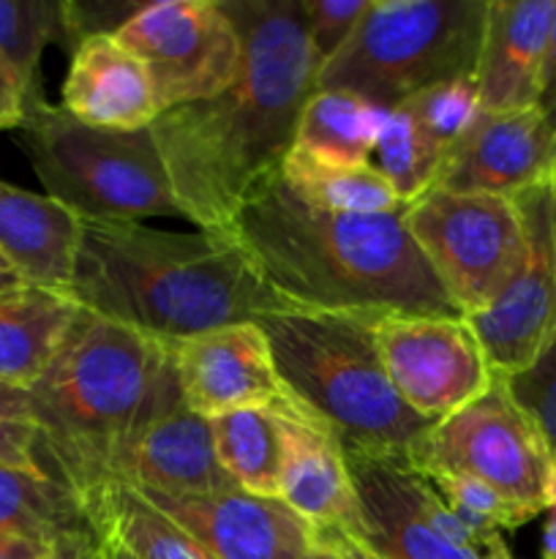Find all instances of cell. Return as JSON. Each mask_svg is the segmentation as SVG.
<instances>
[{
	"label": "cell",
	"mask_w": 556,
	"mask_h": 559,
	"mask_svg": "<svg viewBox=\"0 0 556 559\" xmlns=\"http://www.w3.org/2000/svg\"><path fill=\"white\" fill-rule=\"evenodd\" d=\"M243 38L227 91L158 115L153 140L183 218L229 235L259 186L281 173L316 66L300 0H223Z\"/></svg>",
	"instance_id": "cell-1"
},
{
	"label": "cell",
	"mask_w": 556,
	"mask_h": 559,
	"mask_svg": "<svg viewBox=\"0 0 556 559\" xmlns=\"http://www.w3.org/2000/svg\"><path fill=\"white\" fill-rule=\"evenodd\" d=\"M262 282L292 309L463 317L396 213H336L273 175L229 229Z\"/></svg>",
	"instance_id": "cell-2"
},
{
	"label": "cell",
	"mask_w": 556,
	"mask_h": 559,
	"mask_svg": "<svg viewBox=\"0 0 556 559\" xmlns=\"http://www.w3.org/2000/svg\"><path fill=\"white\" fill-rule=\"evenodd\" d=\"M69 295L161 344L292 309L232 235L167 233L145 222H82Z\"/></svg>",
	"instance_id": "cell-3"
},
{
	"label": "cell",
	"mask_w": 556,
	"mask_h": 559,
	"mask_svg": "<svg viewBox=\"0 0 556 559\" xmlns=\"http://www.w3.org/2000/svg\"><path fill=\"white\" fill-rule=\"evenodd\" d=\"M169 369V344L82 309L31 388L38 464L80 500L118 478L120 459Z\"/></svg>",
	"instance_id": "cell-4"
},
{
	"label": "cell",
	"mask_w": 556,
	"mask_h": 559,
	"mask_svg": "<svg viewBox=\"0 0 556 559\" xmlns=\"http://www.w3.org/2000/svg\"><path fill=\"white\" fill-rule=\"evenodd\" d=\"M382 314L278 309L256 317L281 391L336 435L343 451L412 459L431 431L396 393L379 347Z\"/></svg>",
	"instance_id": "cell-5"
},
{
	"label": "cell",
	"mask_w": 556,
	"mask_h": 559,
	"mask_svg": "<svg viewBox=\"0 0 556 559\" xmlns=\"http://www.w3.org/2000/svg\"><path fill=\"white\" fill-rule=\"evenodd\" d=\"M488 0H368L352 38L316 74L382 109L436 82L474 76Z\"/></svg>",
	"instance_id": "cell-6"
},
{
	"label": "cell",
	"mask_w": 556,
	"mask_h": 559,
	"mask_svg": "<svg viewBox=\"0 0 556 559\" xmlns=\"http://www.w3.org/2000/svg\"><path fill=\"white\" fill-rule=\"evenodd\" d=\"M47 197L82 222L183 218L153 131L93 129L38 98L16 129Z\"/></svg>",
	"instance_id": "cell-7"
},
{
	"label": "cell",
	"mask_w": 556,
	"mask_h": 559,
	"mask_svg": "<svg viewBox=\"0 0 556 559\" xmlns=\"http://www.w3.org/2000/svg\"><path fill=\"white\" fill-rule=\"evenodd\" d=\"M409 462L488 486L523 522L548 511L554 500V453L499 374L483 396L431 426Z\"/></svg>",
	"instance_id": "cell-8"
},
{
	"label": "cell",
	"mask_w": 556,
	"mask_h": 559,
	"mask_svg": "<svg viewBox=\"0 0 556 559\" xmlns=\"http://www.w3.org/2000/svg\"><path fill=\"white\" fill-rule=\"evenodd\" d=\"M403 224L463 317L494 300L527 249L510 197L428 189L403 207Z\"/></svg>",
	"instance_id": "cell-9"
},
{
	"label": "cell",
	"mask_w": 556,
	"mask_h": 559,
	"mask_svg": "<svg viewBox=\"0 0 556 559\" xmlns=\"http://www.w3.org/2000/svg\"><path fill=\"white\" fill-rule=\"evenodd\" d=\"M114 36L147 69L161 112L218 96L243 63V38L223 0L145 3Z\"/></svg>",
	"instance_id": "cell-10"
},
{
	"label": "cell",
	"mask_w": 556,
	"mask_h": 559,
	"mask_svg": "<svg viewBox=\"0 0 556 559\" xmlns=\"http://www.w3.org/2000/svg\"><path fill=\"white\" fill-rule=\"evenodd\" d=\"M512 200L521 211L527 249L494 300L467 317L499 377L527 371L556 338V178Z\"/></svg>",
	"instance_id": "cell-11"
},
{
	"label": "cell",
	"mask_w": 556,
	"mask_h": 559,
	"mask_svg": "<svg viewBox=\"0 0 556 559\" xmlns=\"http://www.w3.org/2000/svg\"><path fill=\"white\" fill-rule=\"evenodd\" d=\"M354 497V538L379 559H488L434 486L401 456L343 451Z\"/></svg>",
	"instance_id": "cell-12"
},
{
	"label": "cell",
	"mask_w": 556,
	"mask_h": 559,
	"mask_svg": "<svg viewBox=\"0 0 556 559\" xmlns=\"http://www.w3.org/2000/svg\"><path fill=\"white\" fill-rule=\"evenodd\" d=\"M376 347L398 396L428 424L456 415L496 380L467 317L382 314Z\"/></svg>",
	"instance_id": "cell-13"
},
{
	"label": "cell",
	"mask_w": 556,
	"mask_h": 559,
	"mask_svg": "<svg viewBox=\"0 0 556 559\" xmlns=\"http://www.w3.org/2000/svg\"><path fill=\"white\" fill-rule=\"evenodd\" d=\"M136 491L213 559H309L314 549V530L278 497L249 495L238 486L205 495Z\"/></svg>",
	"instance_id": "cell-14"
},
{
	"label": "cell",
	"mask_w": 556,
	"mask_h": 559,
	"mask_svg": "<svg viewBox=\"0 0 556 559\" xmlns=\"http://www.w3.org/2000/svg\"><path fill=\"white\" fill-rule=\"evenodd\" d=\"M556 178V126L540 107L480 112L447 151L434 189L518 197Z\"/></svg>",
	"instance_id": "cell-15"
},
{
	"label": "cell",
	"mask_w": 556,
	"mask_h": 559,
	"mask_svg": "<svg viewBox=\"0 0 556 559\" xmlns=\"http://www.w3.org/2000/svg\"><path fill=\"white\" fill-rule=\"evenodd\" d=\"M169 353L185 407L205 420L283 396L270 344L256 322L213 328L169 344Z\"/></svg>",
	"instance_id": "cell-16"
},
{
	"label": "cell",
	"mask_w": 556,
	"mask_h": 559,
	"mask_svg": "<svg viewBox=\"0 0 556 559\" xmlns=\"http://www.w3.org/2000/svg\"><path fill=\"white\" fill-rule=\"evenodd\" d=\"M134 489L164 495H205L234 489L218 464L210 420L185 407L174 364L164 377L145 424L120 459L118 478Z\"/></svg>",
	"instance_id": "cell-17"
},
{
	"label": "cell",
	"mask_w": 556,
	"mask_h": 559,
	"mask_svg": "<svg viewBox=\"0 0 556 559\" xmlns=\"http://www.w3.org/2000/svg\"><path fill=\"white\" fill-rule=\"evenodd\" d=\"M276 407L283 426L281 502L314 533H354L358 497L341 442L287 396L278 399Z\"/></svg>",
	"instance_id": "cell-18"
},
{
	"label": "cell",
	"mask_w": 556,
	"mask_h": 559,
	"mask_svg": "<svg viewBox=\"0 0 556 559\" xmlns=\"http://www.w3.org/2000/svg\"><path fill=\"white\" fill-rule=\"evenodd\" d=\"M556 0H488L474 82L480 112L537 107Z\"/></svg>",
	"instance_id": "cell-19"
},
{
	"label": "cell",
	"mask_w": 556,
	"mask_h": 559,
	"mask_svg": "<svg viewBox=\"0 0 556 559\" xmlns=\"http://www.w3.org/2000/svg\"><path fill=\"white\" fill-rule=\"evenodd\" d=\"M60 107L107 131H145L161 115L150 74L114 33L87 36L71 49Z\"/></svg>",
	"instance_id": "cell-20"
},
{
	"label": "cell",
	"mask_w": 556,
	"mask_h": 559,
	"mask_svg": "<svg viewBox=\"0 0 556 559\" xmlns=\"http://www.w3.org/2000/svg\"><path fill=\"white\" fill-rule=\"evenodd\" d=\"M82 218L58 200L0 180V254L22 282L69 293Z\"/></svg>",
	"instance_id": "cell-21"
},
{
	"label": "cell",
	"mask_w": 556,
	"mask_h": 559,
	"mask_svg": "<svg viewBox=\"0 0 556 559\" xmlns=\"http://www.w3.org/2000/svg\"><path fill=\"white\" fill-rule=\"evenodd\" d=\"M80 314L82 306L63 289L22 284L0 293V382L31 391Z\"/></svg>",
	"instance_id": "cell-22"
},
{
	"label": "cell",
	"mask_w": 556,
	"mask_h": 559,
	"mask_svg": "<svg viewBox=\"0 0 556 559\" xmlns=\"http://www.w3.org/2000/svg\"><path fill=\"white\" fill-rule=\"evenodd\" d=\"M387 109L347 91H314L294 129L283 164L349 169L371 164L376 134Z\"/></svg>",
	"instance_id": "cell-23"
},
{
	"label": "cell",
	"mask_w": 556,
	"mask_h": 559,
	"mask_svg": "<svg viewBox=\"0 0 556 559\" xmlns=\"http://www.w3.org/2000/svg\"><path fill=\"white\" fill-rule=\"evenodd\" d=\"M80 502L93 535L134 559H213L180 524L123 480H107Z\"/></svg>",
	"instance_id": "cell-24"
},
{
	"label": "cell",
	"mask_w": 556,
	"mask_h": 559,
	"mask_svg": "<svg viewBox=\"0 0 556 559\" xmlns=\"http://www.w3.org/2000/svg\"><path fill=\"white\" fill-rule=\"evenodd\" d=\"M218 464L238 489L281 500L283 426L276 402L210 420Z\"/></svg>",
	"instance_id": "cell-25"
},
{
	"label": "cell",
	"mask_w": 556,
	"mask_h": 559,
	"mask_svg": "<svg viewBox=\"0 0 556 559\" xmlns=\"http://www.w3.org/2000/svg\"><path fill=\"white\" fill-rule=\"evenodd\" d=\"M85 530H90V524L80 497L63 480L38 464H0V533L31 535L55 544Z\"/></svg>",
	"instance_id": "cell-26"
},
{
	"label": "cell",
	"mask_w": 556,
	"mask_h": 559,
	"mask_svg": "<svg viewBox=\"0 0 556 559\" xmlns=\"http://www.w3.org/2000/svg\"><path fill=\"white\" fill-rule=\"evenodd\" d=\"M442 162L445 151L420 129L403 104L387 109L371 153V167L392 186L403 207L434 189Z\"/></svg>",
	"instance_id": "cell-27"
},
{
	"label": "cell",
	"mask_w": 556,
	"mask_h": 559,
	"mask_svg": "<svg viewBox=\"0 0 556 559\" xmlns=\"http://www.w3.org/2000/svg\"><path fill=\"white\" fill-rule=\"evenodd\" d=\"M281 175L305 202L325 207V211L365 213V216H371V213L403 211L392 186L371 164L349 169L283 164Z\"/></svg>",
	"instance_id": "cell-28"
},
{
	"label": "cell",
	"mask_w": 556,
	"mask_h": 559,
	"mask_svg": "<svg viewBox=\"0 0 556 559\" xmlns=\"http://www.w3.org/2000/svg\"><path fill=\"white\" fill-rule=\"evenodd\" d=\"M49 44L65 47V0H0V52L33 87H41Z\"/></svg>",
	"instance_id": "cell-29"
},
{
	"label": "cell",
	"mask_w": 556,
	"mask_h": 559,
	"mask_svg": "<svg viewBox=\"0 0 556 559\" xmlns=\"http://www.w3.org/2000/svg\"><path fill=\"white\" fill-rule=\"evenodd\" d=\"M412 112L420 129L445 151H450L458 140L469 131V126L480 115V93L474 76H456V80L436 82L425 87L418 96L403 102Z\"/></svg>",
	"instance_id": "cell-30"
},
{
	"label": "cell",
	"mask_w": 556,
	"mask_h": 559,
	"mask_svg": "<svg viewBox=\"0 0 556 559\" xmlns=\"http://www.w3.org/2000/svg\"><path fill=\"white\" fill-rule=\"evenodd\" d=\"M507 391L532 418L556 462V338L551 347L516 377H505Z\"/></svg>",
	"instance_id": "cell-31"
},
{
	"label": "cell",
	"mask_w": 556,
	"mask_h": 559,
	"mask_svg": "<svg viewBox=\"0 0 556 559\" xmlns=\"http://www.w3.org/2000/svg\"><path fill=\"white\" fill-rule=\"evenodd\" d=\"M300 5H303L311 52L322 69L352 38L360 16L368 9V0H300Z\"/></svg>",
	"instance_id": "cell-32"
},
{
	"label": "cell",
	"mask_w": 556,
	"mask_h": 559,
	"mask_svg": "<svg viewBox=\"0 0 556 559\" xmlns=\"http://www.w3.org/2000/svg\"><path fill=\"white\" fill-rule=\"evenodd\" d=\"M36 445L38 429L31 391L0 382V464H38Z\"/></svg>",
	"instance_id": "cell-33"
},
{
	"label": "cell",
	"mask_w": 556,
	"mask_h": 559,
	"mask_svg": "<svg viewBox=\"0 0 556 559\" xmlns=\"http://www.w3.org/2000/svg\"><path fill=\"white\" fill-rule=\"evenodd\" d=\"M142 5L131 0H65V47L71 52L82 38L118 33Z\"/></svg>",
	"instance_id": "cell-34"
},
{
	"label": "cell",
	"mask_w": 556,
	"mask_h": 559,
	"mask_svg": "<svg viewBox=\"0 0 556 559\" xmlns=\"http://www.w3.org/2000/svg\"><path fill=\"white\" fill-rule=\"evenodd\" d=\"M41 96V87H33L22 71L0 52V131H16L27 118L31 104Z\"/></svg>",
	"instance_id": "cell-35"
},
{
	"label": "cell",
	"mask_w": 556,
	"mask_h": 559,
	"mask_svg": "<svg viewBox=\"0 0 556 559\" xmlns=\"http://www.w3.org/2000/svg\"><path fill=\"white\" fill-rule=\"evenodd\" d=\"M44 559H107V551L98 544L93 530H85V533H74L60 538Z\"/></svg>",
	"instance_id": "cell-36"
},
{
	"label": "cell",
	"mask_w": 556,
	"mask_h": 559,
	"mask_svg": "<svg viewBox=\"0 0 556 559\" xmlns=\"http://www.w3.org/2000/svg\"><path fill=\"white\" fill-rule=\"evenodd\" d=\"M537 107L543 109L556 126V11L554 22H551V36H548V52H545L543 76H540V102Z\"/></svg>",
	"instance_id": "cell-37"
},
{
	"label": "cell",
	"mask_w": 556,
	"mask_h": 559,
	"mask_svg": "<svg viewBox=\"0 0 556 559\" xmlns=\"http://www.w3.org/2000/svg\"><path fill=\"white\" fill-rule=\"evenodd\" d=\"M55 544L41 538H31V535L0 533V559H44L52 551Z\"/></svg>",
	"instance_id": "cell-38"
},
{
	"label": "cell",
	"mask_w": 556,
	"mask_h": 559,
	"mask_svg": "<svg viewBox=\"0 0 556 559\" xmlns=\"http://www.w3.org/2000/svg\"><path fill=\"white\" fill-rule=\"evenodd\" d=\"M314 535L319 540H325V544L330 546V549L341 559H379L371 555V551L365 549L354 535L341 533V530H333V533H314Z\"/></svg>",
	"instance_id": "cell-39"
},
{
	"label": "cell",
	"mask_w": 556,
	"mask_h": 559,
	"mask_svg": "<svg viewBox=\"0 0 556 559\" xmlns=\"http://www.w3.org/2000/svg\"><path fill=\"white\" fill-rule=\"evenodd\" d=\"M548 519L543 527V559H556V486H554V500L548 506Z\"/></svg>",
	"instance_id": "cell-40"
},
{
	"label": "cell",
	"mask_w": 556,
	"mask_h": 559,
	"mask_svg": "<svg viewBox=\"0 0 556 559\" xmlns=\"http://www.w3.org/2000/svg\"><path fill=\"white\" fill-rule=\"evenodd\" d=\"M22 284L25 282H22L20 273H16L14 267H11V262L0 254V293H5V289H16L22 287Z\"/></svg>",
	"instance_id": "cell-41"
},
{
	"label": "cell",
	"mask_w": 556,
	"mask_h": 559,
	"mask_svg": "<svg viewBox=\"0 0 556 559\" xmlns=\"http://www.w3.org/2000/svg\"><path fill=\"white\" fill-rule=\"evenodd\" d=\"M309 559H341L336 555V551L330 549V546L325 544V540H319L314 535V549H311V555H309Z\"/></svg>",
	"instance_id": "cell-42"
},
{
	"label": "cell",
	"mask_w": 556,
	"mask_h": 559,
	"mask_svg": "<svg viewBox=\"0 0 556 559\" xmlns=\"http://www.w3.org/2000/svg\"><path fill=\"white\" fill-rule=\"evenodd\" d=\"M101 544V540H98ZM104 551H107V559H134L131 555H125L123 549H118V546H109V544H101Z\"/></svg>",
	"instance_id": "cell-43"
},
{
	"label": "cell",
	"mask_w": 556,
	"mask_h": 559,
	"mask_svg": "<svg viewBox=\"0 0 556 559\" xmlns=\"http://www.w3.org/2000/svg\"><path fill=\"white\" fill-rule=\"evenodd\" d=\"M507 559H512V555H510V557H507Z\"/></svg>",
	"instance_id": "cell-44"
}]
</instances>
